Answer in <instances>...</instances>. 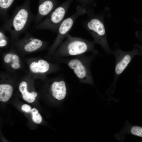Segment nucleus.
Listing matches in <instances>:
<instances>
[{
	"instance_id": "f257e3e1",
	"label": "nucleus",
	"mask_w": 142,
	"mask_h": 142,
	"mask_svg": "<svg viewBox=\"0 0 142 142\" xmlns=\"http://www.w3.org/2000/svg\"><path fill=\"white\" fill-rule=\"evenodd\" d=\"M36 16L32 13L27 5L18 7L11 17L4 21L0 29L9 33L13 39H16L26 31L31 22L34 21Z\"/></svg>"
},
{
	"instance_id": "f03ea898",
	"label": "nucleus",
	"mask_w": 142,
	"mask_h": 142,
	"mask_svg": "<svg viewBox=\"0 0 142 142\" xmlns=\"http://www.w3.org/2000/svg\"><path fill=\"white\" fill-rule=\"evenodd\" d=\"M88 18L83 23V26L92 36L97 44L99 45L105 53L112 54L113 51L108 44L104 18L105 13L96 14L92 10H87Z\"/></svg>"
},
{
	"instance_id": "7ed1b4c3",
	"label": "nucleus",
	"mask_w": 142,
	"mask_h": 142,
	"mask_svg": "<svg viewBox=\"0 0 142 142\" xmlns=\"http://www.w3.org/2000/svg\"><path fill=\"white\" fill-rule=\"evenodd\" d=\"M65 38V40L60 44L57 51L58 54L60 57L75 56L88 52L98 54L95 47L97 43L94 40L89 41L73 37L69 34Z\"/></svg>"
},
{
	"instance_id": "20e7f679",
	"label": "nucleus",
	"mask_w": 142,
	"mask_h": 142,
	"mask_svg": "<svg viewBox=\"0 0 142 142\" xmlns=\"http://www.w3.org/2000/svg\"><path fill=\"white\" fill-rule=\"evenodd\" d=\"M97 54L90 55L84 54L63 59V62L67 65L74 72L81 82L93 85L94 81L91 71L92 61Z\"/></svg>"
},
{
	"instance_id": "39448f33",
	"label": "nucleus",
	"mask_w": 142,
	"mask_h": 142,
	"mask_svg": "<svg viewBox=\"0 0 142 142\" xmlns=\"http://www.w3.org/2000/svg\"><path fill=\"white\" fill-rule=\"evenodd\" d=\"M112 51L115 62L113 81L109 90L112 92L113 91L118 78L134 57L142 54V48L140 45L135 44L132 50L125 51L120 49L118 44L116 43Z\"/></svg>"
},
{
	"instance_id": "423d86ee",
	"label": "nucleus",
	"mask_w": 142,
	"mask_h": 142,
	"mask_svg": "<svg viewBox=\"0 0 142 142\" xmlns=\"http://www.w3.org/2000/svg\"><path fill=\"white\" fill-rule=\"evenodd\" d=\"M67 5L59 6L53 9L43 21L37 26L38 30H49L57 33L59 27L64 20L68 7Z\"/></svg>"
},
{
	"instance_id": "0eeeda50",
	"label": "nucleus",
	"mask_w": 142,
	"mask_h": 142,
	"mask_svg": "<svg viewBox=\"0 0 142 142\" xmlns=\"http://www.w3.org/2000/svg\"><path fill=\"white\" fill-rule=\"evenodd\" d=\"M87 11L86 9L79 7L73 14L64 20L58 28L55 40L50 49L51 52L53 51L65 38L78 17L86 14Z\"/></svg>"
},
{
	"instance_id": "6e6552de",
	"label": "nucleus",
	"mask_w": 142,
	"mask_h": 142,
	"mask_svg": "<svg viewBox=\"0 0 142 142\" xmlns=\"http://www.w3.org/2000/svg\"><path fill=\"white\" fill-rule=\"evenodd\" d=\"M25 32L24 38L18 41L19 44L23 45L21 46H22L24 50L32 52L38 50L43 46V42L33 37L27 31Z\"/></svg>"
},
{
	"instance_id": "1a4fd4ad",
	"label": "nucleus",
	"mask_w": 142,
	"mask_h": 142,
	"mask_svg": "<svg viewBox=\"0 0 142 142\" xmlns=\"http://www.w3.org/2000/svg\"><path fill=\"white\" fill-rule=\"evenodd\" d=\"M54 8V3L52 0H40L34 24L37 26L43 18L55 9Z\"/></svg>"
},
{
	"instance_id": "9d476101",
	"label": "nucleus",
	"mask_w": 142,
	"mask_h": 142,
	"mask_svg": "<svg viewBox=\"0 0 142 142\" xmlns=\"http://www.w3.org/2000/svg\"><path fill=\"white\" fill-rule=\"evenodd\" d=\"M50 90L52 97L58 100L63 99L66 96L67 88L65 82L63 80L53 82L50 85Z\"/></svg>"
},
{
	"instance_id": "9b49d317",
	"label": "nucleus",
	"mask_w": 142,
	"mask_h": 142,
	"mask_svg": "<svg viewBox=\"0 0 142 142\" xmlns=\"http://www.w3.org/2000/svg\"><path fill=\"white\" fill-rule=\"evenodd\" d=\"M50 68L49 63L43 59L39 60L38 62H33L30 65L31 70L35 73H45L49 70Z\"/></svg>"
},
{
	"instance_id": "f8f14e48",
	"label": "nucleus",
	"mask_w": 142,
	"mask_h": 142,
	"mask_svg": "<svg viewBox=\"0 0 142 142\" xmlns=\"http://www.w3.org/2000/svg\"><path fill=\"white\" fill-rule=\"evenodd\" d=\"M19 90L22 93L23 99L29 103L33 102L37 94L35 92L29 93L27 90V84L25 82H22L19 87Z\"/></svg>"
},
{
	"instance_id": "ddd939ff",
	"label": "nucleus",
	"mask_w": 142,
	"mask_h": 142,
	"mask_svg": "<svg viewBox=\"0 0 142 142\" xmlns=\"http://www.w3.org/2000/svg\"><path fill=\"white\" fill-rule=\"evenodd\" d=\"M13 91L12 87L8 84L0 85V100L6 102L12 96Z\"/></svg>"
},
{
	"instance_id": "4468645a",
	"label": "nucleus",
	"mask_w": 142,
	"mask_h": 142,
	"mask_svg": "<svg viewBox=\"0 0 142 142\" xmlns=\"http://www.w3.org/2000/svg\"><path fill=\"white\" fill-rule=\"evenodd\" d=\"M14 0H0V16L4 21L8 18L7 12Z\"/></svg>"
},
{
	"instance_id": "2eb2a0df",
	"label": "nucleus",
	"mask_w": 142,
	"mask_h": 142,
	"mask_svg": "<svg viewBox=\"0 0 142 142\" xmlns=\"http://www.w3.org/2000/svg\"><path fill=\"white\" fill-rule=\"evenodd\" d=\"M32 119L33 121L37 124L40 123L42 121V118L38 110L35 108L32 110Z\"/></svg>"
},
{
	"instance_id": "dca6fc26",
	"label": "nucleus",
	"mask_w": 142,
	"mask_h": 142,
	"mask_svg": "<svg viewBox=\"0 0 142 142\" xmlns=\"http://www.w3.org/2000/svg\"><path fill=\"white\" fill-rule=\"evenodd\" d=\"M132 134L142 137V127L138 126H132L130 129Z\"/></svg>"
},
{
	"instance_id": "f3484780",
	"label": "nucleus",
	"mask_w": 142,
	"mask_h": 142,
	"mask_svg": "<svg viewBox=\"0 0 142 142\" xmlns=\"http://www.w3.org/2000/svg\"><path fill=\"white\" fill-rule=\"evenodd\" d=\"M6 32L0 29V47H5L7 44V37L5 33Z\"/></svg>"
},
{
	"instance_id": "a211bd4d",
	"label": "nucleus",
	"mask_w": 142,
	"mask_h": 142,
	"mask_svg": "<svg viewBox=\"0 0 142 142\" xmlns=\"http://www.w3.org/2000/svg\"><path fill=\"white\" fill-rule=\"evenodd\" d=\"M13 54L12 53H8L6 54L4 57V62L7 63L10 62L12 60V58Z\"/></svg>"
},
{
	"instance_id": "6ab92c4d",
	"label": "nucleus",
	"mask_w": 142,
	"mask_h": 142,
	"mask_svg": "<svg viewBox=\"0 0 142 142\" xmlns=\"http://www.w3.org/2000/svg\"><path fill=\"white\" fill-rule=\"evenodd\" d=\"M22 110L26 113L31 112L32 110L31 106L27 104H24L22 105L21 107Z\"/></svg>"
},
{
	"instance_id": "aec40b11",
	"label": "nucleus",
	"mask_w": 142,
	"mask_h": 142,
	"mask_svg": "<svg viewBox=\"0 0 142 142\" xmlns=\"http://www.w3.org/2000/svg\"><path fill=\"white\" fill-rule=\"evenodd\" d=\"M20 64L18 62H14L12 64L11 67L14 69H18L20 67Z\"/></svg>"
},
{
	"instance_id": "412c9836",
	"label": "nucleus",
	"mask_w": 142,
	"mask_h": 142,
	"mask_svg": "<svg viewBox=\"0 0 142 142\" xmlns=\"http://www.w3.org/2000/svg\"><path fill=\"white\" fill-rule=\"evenodd\" d=\"M12 60L14 62L19 63V58L18 57L16 54H13L12 58Z\"/></svg>"
}]
</instances>
